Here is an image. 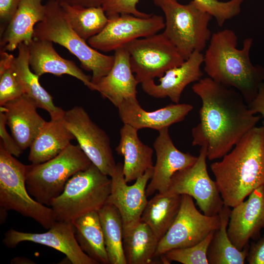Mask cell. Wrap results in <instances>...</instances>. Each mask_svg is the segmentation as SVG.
I'll return each mask as SVG.
<instances>
[{
    "instance_id": "6da1fadb",
    "label": "cell",
    "mask_w": 264,
    "mask_h": 264,
    "mask_svg": "<svg viewBox=\"0 0 264 264\" xmlns=\"http://www.w3.org/2000/svg\"><path fill=\"white\" fill-rule=\"evenodd\" d=\"M201 99L199 122L192 129V145L204 146L207 159L222 158L260 120L236 89L209 77L193 85Z\"/></svg>"
},
{
    "instance_id": "7a4b0ae2",
    "label": "cell",
    "mask_w": 264,
    "mask_h": 264,
    "mask_svg": "<svg viewBox=\"0 0 264 264\" xmlns=\"http://www.w3.org/2000/svg\"><path fill=\"white\" fill-rule=\"evenodd\" d=\"M222 158L210 168L224 204L233 208L264 185V128H253Z\"/></svg>"
},
{
    "instance_id": "3957f363",
    "label": "cell",
    "mask_w": 264,
    "mask_h": 264,
    "mask_svg": "<svg viewBox=\"0 0 264 264\" xmlns=\"http://www.w3.org/2000/svg\"><path fill=\"white\" fill-rule=\"evenodd\" d=\"M204 55V70L208 77L239 92L248 105L256 97L264 80V68L251 62L253 40L245 39L238 49V37L231 29L213 33Z\"/></svg>"
},
{
    "instance_id": "277c9868",
    "label": "cell",
    "mask_w": 264,
    "mask_h": 264,
    "mask_svg": "<svg viewBox=\"0 0 264 264\" xmlns=\"http://www.w3.org/2000/svg\"><path fill=\"white\" fill-rule=\"evenodd\" d=\"M45 5L44 18L35 25L33 39L47 40L65 47L78 58L85 69L92 72L94 85L110 70L114 55L100 53L82 39L66 20L56 0H48Z\"/></svg>"
},
{
    "instance_id": "5b68a950",
    "label": "cell",
    "mask_w": 264,
    "mask_h": 264,
    "mask_svg": "<svg viewBox=\"0 0 264 264\" xmlns=\"http://www.w3.org/2000/svg\"><path fill=\"white\" fill-rule=\"evenodd\" d=\"M108 176L93 163L74 174L50 206L56 221L72 223L85 214L98 212L107 203L110 193Z\"/></svg>"
},
{
    "instance_id": "8992f818",
    "label": "cell",
    "mask_w": 264,
    "mask_h": 264,
    "mask_svg": "<svg viewBox=\"0 0 264 264\" xmlns=\"http://www.w3.org/2000/svg\"><path fill=\"white\" fill-rule=\"evenodd\" d=\"M165 15L162 34L187 60L195 51L201 52L211 37L208 25L213 18L194 0L186 4L177 0H153Z\"/></svg>"
},
{
    "instance_id": "52a82bcc",
    "label": "cell",
    "mask_w": 264,
    "mask_h": 264,
    "mask_svg": "<svg viewBox=\"0 0 264 264\" xmlns=\"http://www.w3.org/2000/svg\"><path fill=\"white\" fill-rule=\"evenodd\" d=\"M92 162L79 145L71 143L58 155L44 162L26 166V186L31 196L50 206L69 179Z\"/></svg>"
},
{
    "instance_id": "ba28073f",
    "label": "cell",
    "mask_w": 264,
    "mask_h": 264,
    "mask_svg": "<svg viewBox=\"0 0 264 264\" xmlns=\"http://www.w3.org/2000/svg\"><path fill=\"white\" fill-rule=\"evenodd\" d=\"M26 166L0 145V206L30 218L46 229L56 222L52 208L31 198L25 183Z\"/></svg>"
},
{
    "instance_id": "9c48e42d",
    "label": "cell",
    "mask_w": 264,
    "mask_h": 264,
    "mask_svg": "<svg viewBox=\"0 0 264 264\" xmlns=\"http://www.w3.org/2000/svg\"><path fill=\"white\" fill-rule=\"evenodd\" d=\"M124 47L130 53L131 69L139 83L160 78L185 61L162 33L135 39Z\"/></svg>"
},
{
    "instance_id": "30bf717a",
    "label": "cell",
    "mask_w": 264,
    "mask_h": 264,
    "mask_svg": "<svg viewBox=\"0 0 264 264\" xmlns=\"http://www.w3.org/2000/svg\"><path fill=\"white\" fill-rule=\"evenodd\" d=\"M220 223L219 214L208 216L201 213L192 197L182 195L178 214L166 234L158 242L155 257H160L173 249L198 243L218 229Z\"/></svg>"
},
{
    "instance_id": "8fae6325",
    "label": "cell",
    "mask_w": 264,
    "mask_h": 264,
    "mask_svg": "<svg viewBox=\"0 0 264 264\" xmlns=\"http://www.w3.org/2000/svg\"><path fill=\"white\" fill-rule=\"evenodd\" d=\"M207 158L206 148L202 146L197 161L173 176L167 192L192 197L203 214L214 216L219 214L224 204L216 181L208 174Z\"/></svg>"
},
{
    "instance_id": "7c38bea8",
    "label": "cell",
    "mask_w": 264,
    "mask_h": 264,
    "mask_svg": "<svg viewBox=\"0 0 264 264\" xmlns=\"http://www.w3.org/2000/svg\"><path fill=\"white\" fill-rule=\"evenodd\" d=\"M64 118L67 128L92 163L110 176L117 164L107 133L92 121L81 106L65 111Z\"/></svg>"
},
{
    "instance_id": "4fadbf2b",
    "label": "cell",
    "mask_w": 264,
    "mask_h": 264,
    "mask_svg": "<svg viewBox=\"0 0 264 264\" xmlns=\"http://www.w3.org/2000/svg\"><path fill=\"white\" fill-rule=\"evenodd\" d=\"M108 18L103 29L87 41L97 50L115 51L133 40L158 33L165 25L164 18L157 15L140 18L123 14Z\"/></svg>"
},
{
    "instance_id": "5bb4252c",
    "label": "cell",
    "mask_w": 264,
    "mask_h": 264,
    "mask_svg": "<svg viewBox=\"0 0 264 264\" xmlns=\"http://www.w3.org/2000/svg\"><path fill=\"white\" fill-rule=\"evenodd\" d=\"M123 164L118 163L110 176V193L107 203L115 206L119 212L123 222V230L130 228L140 221L147 203L146 189L151 179L154 167L147 170L138 177L135 183L128 185L123 172Z\"/></svg>"
},
{
    "instance_id": "9a60e30c",
    "label": "cell",
    "mask_w": 264,
    "mask_h": 264,
    "mask_svg": "<svg viewBox=\"0 0 264 264\" xmlns=\"http://www.w3.org/2000/svg\"><path fill=\"white\" fill-rule=\"evenodd\" d=\"M23 242L52 247L64 254L73 264H98L81 248L71 222L56 221L47 231L42 233L23 232L11 229L5 234L3 240L4 244L9 248L15 247Z\"/></svg>"
},
{
    "instance_id": "2e32d148",
    "label": "cell",
    "mask_w": 264,
    "mask_h": 264,
    "mask_svg": "<svg viewBox=\"0 0 264 264\" xmlns=\"http://www.w3.org/2000/svg\"><path fill=\"white\" fill-rule=\"evenodd\" d=\"M264 228V185L254 190L231 210L227 234L233 244L239 250L249 244L250 239L260 238Z\"/></svg>"
},
{
    "instance_id": "e0dca14e",
    "label": "cell",
    "mask_w": 264,
    "mask_h": 264,
    "mask_svg": "<svg viewBox=\"0 0 264 264\" xmlns=\"http://www.w3.org/2000/svg\"><path fill=\"white\" fill-rule=\"evenodd\" d=\"M153 146L156 161L151 181L146 189L147 197L156 191L161 193L167 192L175 173L191 166L198 158V156L183 153L176 148L170 136L169 128L159 131Z\"/></svg>"
},
{
    "instance_id": "ac0fdd59",
    "label": "cell",
    "mask_w": 264,
    "mask_h": 264,
    "mask_svg": "<svg viewBox=\"0 0 264 264\" xmlns=\"http://www.w3.org/2000/svg\"><path fill=\"white\" fill-rule=\"evenodd\" d=\"M203 59L201 52L195 51L181 65L166 71L159 78V84H155L154 81L144 82L141 83L142 88L154 98L169 97L172 102L178 104L185 87L202 78L203 73L200 67Z\"/></svg>"
},
{
    "instance_id": "d6986e66",
    "label": "cell",
    "mask_w": 264,
    "mask_h": 264,
    "mask_svg": "<svg viewBox=\"0 0 264 264\" xmlns=\"http://www.w3.org/2000/svg\"><path fill=\"white\" fill-rule=\"evenodd\" d=\"M117 108L119 117L124 124L138 130L149 128L158 131L183 121L193 109L190 104L178 103L148 111L140 106L137 98L125 100Z\"/></svg>"
},
{
    "instance_id": "ffe728a7",
    "label": "cell",
    "mask_w": 264,
    "mask_h": 264,
    "mask_svg": "<svg viewBox=\"0 0 264 264\" xmlns=\"http://www.w3.org/2000/svg\"><path fill=\"white\" fill-rule=\"evenodd\" d=\"M37 108L35 102L25 94L0 106L6 125L22 150L30 147L46 122L38 113Z\"/></svg>"
},
{
    "instance_id": "44dd1931",
    "label": "cell",
    "mask_w": 264,
    "mask_h": 264,
    "mask_svg": "<svg viewBox=\"0 0 264 264\" xmlns=\"http://www.w3.org/2000/svg\"><path fill=\"white\" fill-rule=\"evenodd\" d=\"M114 61L109 72L96 84V90L117 107L124 100L136 98L139 82L131 69L128 50L121 47L114 51Z\"/></svg>"
},
{
    "instance_id": "7402d4cb",
    "label": "cell",
    "mask_w": 264,
    "mask_h": 264,
    "mask_svg": "<svg viewBox=\"0 0 264 264\" xmlns=\"http://www.w3.org/2000/svg\"><path fill=\"white\" fill-rule=\"evenodd\" d=\"M28 46L29 65L32 71L39 77L45 73L56 76L67 74L78 79L90 89L96 90L91 77L85 74L74 62L60 56L52 42L33 39Z\"/></svg>"
},
{
    "instance_id": "603a6c76",
    "label": "cell",
    "mask_w": 264,
    "mask_h": 264,
    "mask_svg": "<svg viewBox=\"0 0 264 264\" xmlns=\"http://www.w3.org/2000/svg\"><path fill=\"white\" fill-rule=\"evenodd\" d=\"M42 0H22L15 14L0 38V50L13 51L21 43L29 45L33 40L35 25L45 16Z\"/></svg>"
},
{
    "instance_id": "cb8c5ba5",
    "label": "cell",
    "mask_w": 264,
    "mask_h": 264,
    "mask_svg": "<svg viewBox=\"0 0 264 264\" xmlns=\"http://www.w3.org/2000/svg\"><path fill=\"white\" fill-rule=\"evenodd\" d=\"M138 131L124 124L120 130L119 143L115 148L117 154L124 158L123 172L127 183L136 180L147 170L154 167L153 150L141 141Z\"/></svg>"
},
{
    "instance_id": "d4e9b609",
    "label": "cell",
    "mask_w": 264,
    "mask_h": 264,
    "mask_svg": "<svg viewBox=\"0 0 264 264\" xmlns=\"http://www.w3.org/2000/svg\"><path fill=\"white\" fill-rule=\"evenodd\" d=\"M18 49V54L15 58L14 66L16 77L24 94L31 98L38 108L46 110L51 119L64 117L65 111L55 105L52 97L40 84V77L29 68L28 45L21 43Z\"/></svg>"
},
{
    "instance_id": "484cf974",
    "label": "cell",
    "mask_w": 264,
    "mask_h": 264,
    "mask_svg": "<svg viewBox=\"0 0 264 264\" xmlns=\"http://www.w3.org/2000/svg\"><path fill=\"white\" fill-rule=\"evenodd\" d=\"M74 139L64 117L46 121L29 147L28 160L33 164L48 161L61 153Z\"/></svg>"
},
{
    "instance_id": "4316f807",
    "label": "cell",
    "mask_w": 264,
    "mask_h": 264,
    "mask_svg": "<svg viewBox=\"0 0 264 264\" xmlns=\"http://www.w3.org/2000/svg\"><path fill=\"white\" fill-rule=\"evenodd\" d=\"M181 195L158 193L148 200L140 220L146 223L159 241L166 234L179 211Z\"/></svg>"
},
{
    "instance_id": "83f0119b",
    "label": "cell",
    "mask_w": 264,
    "mask_h": 264,
    "mask_svg": "<svg viewBox=\"0 0 264 264\" xmlns=\"http://www.w3.org/2000/svg\"><path fill=\"white\" fill-rule=\"evenodd\" d=\"M72 223L82 250L97 264H110L98 212L80 216Z\"/></svg>"
},
{
    "instance_id": "f1b7e54d",
    "label": "cell",
    "mask_w": 264,
    "mask_h": 264,
    "mask_svg": "<svg viewBox=\"0 0 264 264\" xmlns=\"http://www.w3.org/2000/svg\"><path fill=\"white\" fill-rule=\"evenodd\" d=\"M231 210L224 204L219 213L220 226L214 232L207 251L209 264H243L248 253L249 244L238 249L231 241L227 226Z\"/></svg>"
},
{
    "instance_id": "f546056e",
    "label": "cell",
    "mask_w": 264,
    "mask_h": 264,
    "mask_svg": "<svg viewBox=\"0 0 264 264\" xmlns=\"http://www.w3.org/2000/svg\"><path fill=\"white\" fill-rule=\"evenodd\" d=\"M158 242L149 226L141 220L123 230V246L127 264L152 263Z\"/></svg>"
},
{
    "instance_id": "4dcf8cb0",
    "label": "cell",
    "mask_w": 264,
    "mask_h": 264,
    "mask_svg": "<svg viewBox=\"0 0 264 264\" xmlns=\"http://www.w3.org/2000/svg\"><path fill=\"white\" fill-rule=\"evenodd\" d=\"M59 4L66 20L74 31L86 41L100 33L109 21L102 6L85 7Z\"/></svg>"
},
{
    "instance_id": "1f68e13d",
    "label": "cell",
    "mask_w": 264,
    "mask_h": 264,
    "mask_svg": "<svg viewBox=\"0 0 264 264\" xmlns=\"http://www.w3.org/2000/svg\"><path fill=\"white\" fill-rule=\"evenodd\" d=\"M110 264H127L123 246V222L117 209L106 203L98 211Z\"/></svg>"
},
{
    "instance_id": "d6a6232c",
    "label": "cell",
    "mask_w": 264,
    "mask_h": 264,
    "mask_svg": "<svg viewBox=\"0 0 264 264\" xmlns=\"http://www.w3.org/2000/svg\"><path fill=\"white\" fill-rule=\"evenodd\" d=\"M214 232L209 234L198 243L189 247L176 248L166 252L162 257L163 262L175 261L182 264H209L207 251Z\"/></svg>"
},
{
    "instance_id": "836d02e7",
    "label": "cell",
    "mask_w": 264,
    "mask_h": 264,
    "mask_svg": "<svg viewBox=\"0 0 264 264\" xmlns=\"http://www.w3.org/2000/svg\"><path fill=\"white\" fill-rule=\"evenodd\" d=\"M194 0L216 19L220 27L222 26L227 21L239 14L243 1V0H230L224 2L218 0Z\"/></svg>"
},
{
    "instance_id": "e575fe53",
    "label": "cell",
    "mask_w": 264,
    "mask_h": 264,
    "mask_svg": "<svg viewBox=\"0 0 264 264\" xmlns=\"http://www.w3.org/2000/svg\"><path fill=\"white\" fill-rule=\"evenodd\" d=\"M14 64L0 73V106L24 94L22 88L16 77Z\"/></svg>"
},
{
    "instance_id": "d590c367",
    "label": "cell",
    "mask_w": 264,
    "mask_h": 264,
    "mask_svg": "<svg viewBox=\"0 0 264 264\" xmlns=\"http://www.w3.org/2000/svg\"><path fill=\"white\" fill-rule=\"evenodd\" d=\"M140 0H106L102 5L108 17L128 14L140 18H147L152 14L139 11L136 5Z\"/></svg>"
},
{
    "instance_id": "8d00e7d4",
    "label": "cell",
    "mask_w": 264,
    "mask_h": 264,
    "mask_svg": "<svg viewBox=\"0 0 264 264\" xmlns=\"http://www.w3.org/2000/svg\"><path fill=\"white\" fill-rule=\"evenodd\" d=\"M6 121L4 112L0 111V137L1 146L12 155L19 157L23 152L12 135H10L6 129Z\"/></svg>"
},
{
    "instance_id": "74e56055",
    "label": "cell",
    "mask_w": 264,
    "mask_h": 264,
    "mask_svg": "<svg viewBox=\"0 0 264 264\" xmlns=\"http://www.w3.org/2000/svg\"><path fill=\"white\" fill-rule=\"evenodd\" d=\"M22 0H0V35L17 11Z\"/></svg>"
},
{
    "instance_id": "f35d334b",
    "label": "cell",
    "mask_w": 264,
    "mask_h": 264,
    "mask_svg": "<svg viewBox=\"0 0 264 264\" xmlns=\"http://www.w3.org/2000/svg\"><path fill=\"white\" fill-rule=\"evenodd\" d=\"M246 261L249 264H264V234L249 245Z\"/></svg>"
},
{
    "instance_id": "ab89813d",
    "label": "cell",
    "mask_w": 264,
    "mask_h": 264,
    "mask_svg": "<svg viewBox=\"0 0 264 264\" xmlns=\"http://www.w3.org/2000/svg\"><path fill=\"white\" fill-rule=\"evenodd\" d=\"M247 105L254 114L260 113L264 117V80L259 86L256 97Z\"/></svg>"
},
{
    "instance_id": "60d3db41",
    "label": "cell",
    "mask_w": 264,
    "mask_h": 264,
    "mask_svg": "<svg viewBox=\"0 0 264 264\" xmlns=\"http://www.w3.org/2000/svg\"><path fill=\"white\" fill-rule=\"evenodd\" d=\"M59 3H66L85 7L102 6L106 0H55Z\"/></svg>"
},
{
    "instance_id": "b9f144b4",
    "label": "cell",
    "mask_w": 264,
    "mask_h": 264,
    "mask_svg": "<svg viewBox=\"0 0 264 264\" xmlns=\"http://www.w3.org/2000/svg\"><path fill=\"white\" fill-rule=\"evenodd\" d=\"M262 126L264 128V120L262 121Z\"/></svg>"
},
{
    "instance_id": "7bdbcfd3",
    "label": "cell",
    "mask_w": 264,
    "mask_h": 264,
    "mask_svg": "<svg viewBox=\"0 0 264 264\" xmlns=\"http://www.w3.org/2000/svg\"><path fill=\"white\" fill-rule=\"evenodd\" d=\"M47 0L48 1V0Z\"/></svg>"
}]
</instances>
